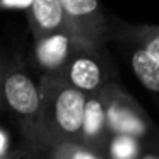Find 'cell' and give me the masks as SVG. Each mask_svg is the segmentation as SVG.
Instances as JSON below:
<instances>
[{
  "mask_svg": "<svg viewBox=\"0 0 159 159\" xmlns=\"http://www.w3.org/2000/svg\"><path fill=\"white\" fill-rule=\"evenodd\" d=\"M103 93L106 101V121L111 134L134 135L140 140L157 135V128L149 113L118 82L104 86Z\"/></svg>",
  "mask_w": 159,
  "mask_h": 159,
  "instance_id": "277c9868",
  "label": "cell"
},
{
  "mask_svg": "<svg viewBox=\"0 0 159 159\" xmlns=\"http://www.w3.org/2000/svg\"><path fill=\"white\" fill-rule=\"evenodd\" d=\"M48 156L57 159H106V156L86 147L80 142H60L48 149Z\"/></svg>",
  "mask_w": 159,
  "mask_h": 159,
  "instance_id": "7c38bea8",
  "label": "cell"
},
{
  "mask_svg": "<svg viewBox=\"0 0 159 159\" xmlns=\"http://www.w3.org/2000/svg\"><path fill=\"white\" fill-rule=\"evenodd\" d=\"M142 140L127 134H111L106 145V159H139Z\"/></svg>",
  "mask_w": 159,
  "mask_h": 159,
  "instance_id": "8fae6325",
  "label": "cell"
},
{
  "mask_svg": "<svg viewBox=\"0 0 159 159\" xmlns=\"http://www.w3.org/2000/svg\"><path fill=\"white\" fill-rule=\"evenodd\" d=\"M11 139H9V134L0 127V154H5V152L11 151Z\"/></svg>",
  "mask_w": 159,
  "mask_h": 159,
  "instance_id": "9a60e30c",
  "label": "cell"
},
{
  "mask_svg": "<svg viewBox=\"0 0 159 159\" xmlns=\"http://www.w3.org/2000/svg\"><path fill=\"white\" fill-rule=\"evenodd\" d=\"M31 2L33 0H0V9L2 11H14V9L26 11L31 5Z\"/></svg>",
  "mask_w": 159,
  "mask_h": 159,
  "instance_id": "5bb4252c",
  "label": "cell"
},
{
  "mask_svg": "<svg viewBox=\"0 0 159 159\" xmlns=\"http://www.w3.org/2000/svg\"><path fill=\"white\" fill-rule=\"evenodd\" d=\"M2 70H4V65L0 63V106H2Z\"/></svg>",
  "mask_w": 159,
  "mask_h": 159,
  "instance_id": "2e32d148",
  "label": "cell"
},
{
  "mask_svg": "<svg viewBox=\"0 0 159 159\" xmlns=\"http://www.w3.org/2000/svg\"><path fill=\"white\" fill-rule=\"evenodd\" d=\"M70 29L91 46H106L111 24L99 0H60Z\"/></svg>",
  "mask_w": 159,
  "mask_h": 159,
  "instance_id": "5b68a950",
  "label": "cell"
},
{
  "mask_svg": "<svg viewBox=\"0 0 159 159\" xmlns=\"http://www.w3.org/2000/svg\"><path fill=\"white\" fill-rule=\"evenodd\" d=\"M139 159H159V134L142 140V151Z\"/></svg>",
  "mask_w": 159,
  "mask_h": 159,
  "instance_id": "4fadbf2b",
  "label": "cell"
},
{
  "mask_svg": "<svg viewBox=\"0 0 159 159\" xmlns=\"http://www.w3.org/2000/svg\"><path fill=\"white\" fill-rule=\"evenodd\" d=\"M41 142L48 151L60 142H80L87 94L57 74H41Z\"/></svg>",
  "mask_w": 159,
  "mask_h": 159,
  "instance_id": "6da1fadb",
  "label": "cell"
},
{
  "mask_svg": "<svg viewBox=\"0 0 159 159\" xmlns=\"http://www.w3.org/2000/svg\"><path fill=\"white\" fill-rule=\"evenodd\" d=\"M128 50V63L137 80L152 94L159 96V62L135 45H123Z\"/></svg>",
  "mask_w": 159,
  "mask_h": 159,
  "instance_id": "30bf717a",
  "label": "cell"
},
{
  "mask_svg": "<svg viewBox=\"0 0 159 159\" xmlns=\"http://www.w3.org/2000/svg\"><path fill=\"white\" fill-rule=\"evenodd\" d=\"M121 45H135L147 52L159 62V24H128L120 22L116 29L111 28V38Z\"/></svg>",
  "mask_w": 159,
  "mask_h": 159,
  "instance_id": "9c48e42d",
  "label": "cell"
},
{
  "mask_svg": "<svg viewBox=\"0 0 159 159\" xmlns=\"http://www.w3.org/2000/svg\"><path fill=\"white\" fill-rule=\"evenodd\" d=\"M45 159H57V157H52V156H48V152H46V157Z\"/></svg>",
  "mask_w": 159,
  "mask_h": 159,
  "instance_id": "e0dca14e",
  "label": "cell"
},
{
  "mask_svg": "<svg viewBox=\"0 0 159 159\" xmlns=\"http://www.w3.org/2000/svg\"><path fill=\"white\" fill-rule=\"evenodd\" d=\"M110 137L111 132L106 121V101H104V93L101 89L99 93L89 94L86 99L80 144L104 156Z\"/></svg>",
  "mask_w": 159,
  "mask_h": 159,
  "instance_id": "52a82bcc",
  "label": "cell"
},
{
  "mask_svg": "<svg viewBox=\"0 0 159 159\" xmlns=\"http://www.w3.org/2000/svg\"><path fill=\"white\" fill-rule=\"evenodd\" d=\"M91 46L74 31H57L34 38V58L43 74H58L77 50Z\"/></svg>",
  "mask_w": 159,
  "mask_h": 159,
  "instance_id": "8992f818",
  "label": "cell"
},
{
  "mask_svg": "<svg viewBox=\"0 0 159 159\" xmlns=\"http://www.w3.org/2000/svg\"><path fill=\"white\" fill-rule=\"evenodd\" d=\"M26 12H28L29 28L34 38L70 29L69 19L60 0H33Z\"/></svg>",
  "mask_w": 159,
  "mask_h": 159,
  "instance_id": "ba28073f",
  "label": "cell"
},
{
  "mask_svg": "<svg viewBox=\"0 0 159 159\" xmlns=\"http://www.w3.org/2000/svg\"><path fill=\"white\" fill-rule=\"evenodd\" d=\"M2 103L19 120L28 144L43 149L41 142V91L39 84L21 65H4L2 70Z\"/></svg>",
  "mask_w": 159,
  "mask_h": 159,
  "instance_id": "7a4b0ae2",
  "label": "cell"
},
{
  "mask_svg": "<svg viewBox=\"0 0 159 159\" xmlns=\"http://www.w3.org/2000/svg\"><path fill=\"white\" fill-rule=\"evenodd\" d=\"M57 75L87 96L99 93L111 82H118L116 69L104 46H84L77 50Z\"/></svg>",
  "mask_w": 159,
  "mask_h": 159,
  "instance_id": "3957f363",
  "label": "cell"
}]
</instances>
